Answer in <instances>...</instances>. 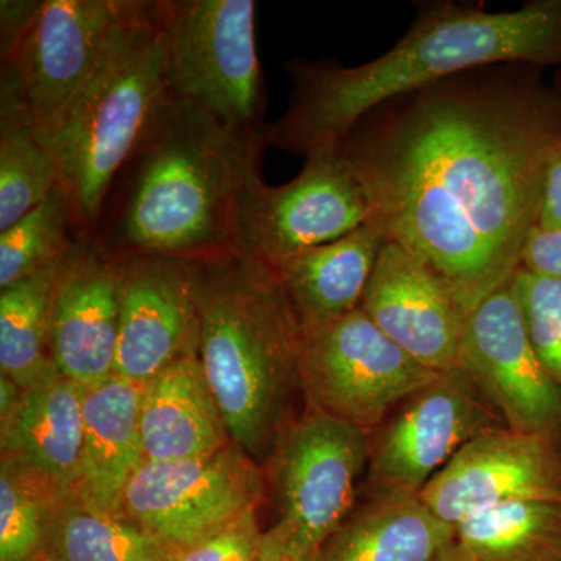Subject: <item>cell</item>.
<instances>
[{
  "label": "cell",
  "instance_id": "1",
  "mask_svg": "<svg viewBox=\"0 0 561 561\" xmlns=\"http://www.w3.org/2000/svg\"><path fill=\"white\" fill-rule=\"evenodd\" d=\"M542 68L482 66L368 111L337 144L368 221L415 254L470 316L522 267L561 138Z\"/></svg>",
  "mask_w": 561,
  "mask_h": 561
},
{
  "label": "cell",
  "instance_id": "2",
  "mask_svg": "<svg viewBox=\"0 0 561 561\" xmlns=\"http://www.w3.org/2000/svg\"><path fill=\"white\" fill-rule=\"evenodd\" d=\"M561 66V0H531L491 13L481 3L420 2L408 33L365 62H286L289 106L268 124V146L306 158L332 149L381 103L482 66Z\"/></svg>",
  "mask_w": 561,
  "mask_h": 561
},
{
  "label": "cell",
  "instance_id": "3",
  "mask_svg": "<svg viewBox=\"0 0 561 561\" xmlns=\"http://www.w3.org/2000/svg\"><path fill=\"white\" fill-rule=\"evenodd\" d=\"M267 147V135L228 130L172 92L111 184L90 241L114 260L234 251L236 201Z\"/></svg>",
  "mask_w": 561,
  "mask_h": 561
},
{
  "label": "cell",
  "instance_id": "4",
  "mask_svg": "<svg viewBox=\"0 0 561 561\" xmlns=\"http://www.w3.org/2000/svg\"><path fill=\"white\" fill-rule=\"evenodd\" d=\"M198 357L232 443L268 460L294 421L302 330L267 262L230 251L197 261Z\"/></svg>",
  "mask_w": 561,
  "mask_h": 561
},
{
  "label": "cell",
  "instance_id": "5",
  "mask_svg": "<svg viewBox=\"0 0 561 561\" xmlns=\"http://www.w3.org/2000/svg\"><path fill=\"white\" fill-rule=\"evenodd\" d=\"M171 94L158 0H136L94 76L39 138L57 165L77 238L91 239L111 184Z\"/></svg>",
  "mask_w": 561,
  "mask_h": 561
},
{
  "label": "cell",
  "instance_id": "6",
  "mask_svg": "<svg viewBox=\"0 0 561 561\" xmlns=\"http://www.w3.org/2000/svg\"><path fill=\"white\" fill-rule=\"evenodd\" d=\"M169 87L243 136L267 135L253 0H158Z\"/></svg>",
  "mask_w": 561,
  "mask_h": 561
},
{
  "label": "cell",
  "instance_id": "7",
  "mask_svg": "<svg viewBox=\"0 0 561 561\" xmlns=\"http://www.w3.org/2000/svg\"><path fill=\"white\" fill-rule=\"evenodd\" d=\"M367 431L306 408L280 435L272 456L276 522L271 534L301 561H316L351 515L357 483L370 461Z\"/></svg>",
  "mask_w": 561,
  "mask_h": 561
},
{
  "label": "cell",
  "instance_id": "8",
  "mask_svg": "<svg viewBox=\"0 0 561 561\" xmlns=\"http://www.w3.org/2000/svg\"><path fill=\"white\" fill-rule=\"evenodd\" d=\"M442 375L390 341L360 308L302 332L306 404L367 432Z\"/></svg>",
  "mask_w": 561,
  "mask_h": 561
},
{
  "label": "cell",
  "instance_id": "9",
  "mask_svg": "<svg viewBox=\"0 0 561 561\" xmlns=\"http://www.w3.org/2000/svg\"><path fill=\"white\" fill-rule=\"evenodd\" d=\"M368 201L337 147L313 151L283 186L254 173L236 201L234 251L268 265L337 241L367 224Z\"/></svg>",
  "mask_w": 561,
  "mask_h": 561
},
{
  "label": "cell",
  "instance_id": "10",
  "mask_svg": "<svg viewBox=\"0 0 561 561\" xmlns=\"http://www.w3.org/2000/svg\"><path fill=\"white\" fill-rule=\"evenodd\" d=\"M135 2L44 0L0 70V91L13 95L39 138L87 87Z\"/></svg>",
  "mask_w": 561,
  "mask_h": 561
},
{
  "label": "cell",
  "instance_id": "11",
  "mask_svg": "<svg viewBox=\"0 0 561 561\" xmlns=\"http://www.w3.org/2000/svg\"><path fill=\"white\" fill-rule=\"evenodd\" d=\"M262 497L260 465L231 443L197 459L144 461L122 513L171 552L257 511Z\"/></svg>",
  "mask_w": 561,
  "mask_h": 561
},
{
  "label": "cell",
  "instance_id": "12",
  "mask_svg": "<svg viewBox=\"0 0 561 561\" xmlns=\"http://www.w3.org/2000/svg\"><path fill=\"white\" fill-rule=\"evenodd\" d=\"M502 427L507 426L460 368L443 373L401 404L371 443L368 501L419 500L460 448Z\"/></svg>",
  "mask_w": 561,
  "mask_h": 561
},
{
  "label": "cell",
  "instance_id": "13",
  "mask_svg": "<svg viewBox=\"0 0 561 561\" xmlns=\"http://www.w3.org/2000/svg\"><path fill=\"white\" fill-rule=\"evenodd\" d=\"M459 368L508 430L561 443V389L531 346L511 280L468 316Z\"/></svg>",
  "mask_w": 561,
  "mask_h": 561
},
{
  "label": "cell",
  "instance_id": "14",
  "mask_svg": "<svg viewBox=\"0 0 561 561\" xmlns=\"http://www.w3.org/2000/svg\"><path fill=\"white\" fill-rule=\"evenodd\" d=\"M419 500L454 527L512 502H561V443L508 427L485 432L457 451Z\"/></svg>",
  "mask_w": 561,
  "mask_h": 561
},
{
  "label": "cell",
  "instance_id": "15",
  "mask_svg": "<svg viewBox=\"0 0 561 561\" xmlns=\"http://www.w3.org/2000/svg\"><path fill=\"white\" fill-rule=\"evenodd\" d=\"M122 262L114 375L136 383L198 356L197 261L139 254Z\"/></svg>",
  "mask_w": 561,
  "mask_h": 561
},
{
  "label": "cell",
  "instance_id": "16",
  "mask_svg": "<svg viewBox=\"0 0 561 561\" xmlns=\"http://www.w3.org/2000/svg\"><path fill=\"white\" fill-rule=\"evenodd\" d=\"M359 308L424 367L459 370L467 312L445 283L404 247L383 243Z\"/></svg>",
  "mask_w": 561,
  "mask_h": 561
},
{
  "label": "cell",
  "instance_id": "17",
  "mask_svg": "<svg viewBox=\"0 0 561 561\" xmlns=\"http://www.w3.org/2000/svg\"><path fill=\"white\" fill-rule=\"evenodd\" d=\"M121 301L122 262L77 239L51 301V359L66 379L87 387L114 375Z\"/></svg>",
  "mask_w": 561,
  "mask_h": 561
},
{
  "label": "cell",
  "instance_id": "18",
  "mask_svg": "<svg viewBox=\"0 0 561 561\" xmlns=\"http://www.w3.org/2000/svg\"><path fill=\"white\" fill-rule=\"evenodd\" d=\"M139 424L146 461L197 459L232 443L198 356L173 362L144 383Z\"/></svg>",
  "mask_w": 561,
  "mask_h": 561
},
{
  "label": "cell",
  "instance_id": "19",
  "mask_svg": "<svg viewBox=\"0 0 561 561\" xmlns=\"http://www.w3.org/2000/svg\"><path fill=\"white\" fill-rule=\"evenodd\" d=\"M142 386L117 375L83 387V453L77 496L111 515L122 504L144 457L139 405Z\"/></svg>",
  "mask_w": 561,
  "mask_h": 561
},
{
  "label": "cell",
  "instance_id": "20",
  "mask_svg": "<svg viewBox=\"0 0 561 561\" xmlns=\"http://www.w3.org/2000/svg\"><path fill=\"white\" fill-rule=\"evenodd\" d=\"M387 239L367 221L337 241L272 265L302 332L356 311Z\"/></svg>",
  "mask_w": 561,
  "mask_h": 561
},
{
  "label": "cell",
  "instance_id": "21",
  "mask_svg": "<svg viewBox=\"0 0 561 561\" xmlns=\"http://www.w3.org/2000/svg\"><path fill=\"white\" fill-rule=\"evenodd\" d=\"M83 434V387L60 371L24 390L14 411L0 420L2 456L69 491L79 486Z\"/></svg>",
  "mask_w": 561,
  "mask_h": 561
},
{
  "label": "cell",
  "instance_id": "22",
  "mask_svg": "<svg viewBox=\"0 0 561 561\" xmlns=\"http://www.w3.org/2000/svg\"><path fill=\"white\" fill-rule=\"evenodd\" d=\"M456 527L420 500L367 502L331 535L316 561H437Z\"/></svg>",
  "mask_w": 561,
  "mask_h": 561
},
{
  "label": "cell",
  "instance_id": "23",
  "mask_svg": "<svg viewBox=\"0 0 561 561\" xmlns=\"http://www.w3.org/2000/svg\"><path fill=\"white\" fill-rule=\"evenodd\" d=\"M61 262L0 290V373L24 390L58 373L50 316Z\"/></svg>",
  "mask_w": 561,
  "mask_h": 561
},
{
  "label": "cell",
  "instance_id": "24",
  "mask_svg": "<svg viewBox=\"0 0 561 561\" xmlns=\"http://www.w3.org/2000/svg\"><path fill=\"white\" fill-rule=\"evenodd\" d=\"M470 561H561V502H512L456 527Z\"/></svg>",
  "mask_w": 561,
  "mask_h": 561
},
{
  "label": "cell",
  "instance_id": "25",
  "mask_svg": "<svg viewBox=\"0 0 561 561\" xmlns=\"http://www.w3.org/2000/svg\"><path fill=\"white\" fill-rule=\"evenodd\" d=\"M47 551L61 561H169V549L131 523L84 504L76 491L62 502Z\"/></svg>",
  "mask_w": 561,
  "mask_h": 561
},
{
  "label": "cell",
  "instance_id": "26",
  "mask_svg": "<svg viewBox=\"0 0 561 561\" xmlns=\"http://www.w3.org/2000/svg\"><path fill=\"white\" fill-rule=\"evenodd\" d=\"M57 184L50 151L13 95L0 91V231L36 208Z\"/></svg>",
  "mask_w": 561,
  "mask_h": 561
},
{
  "label": "cell",
  "instance_id": "27",
  "mask_svg": "<svg viewBox=\"0 0 561 561\" xmlns=\"http://www.w3.org/2000/svg\"><path fill=\"white\" fill-rule=\"evenodd\" d=\"M73 491L20 461L0 459V561H32L46 551L62 502Z\"/></svg>",
  "mask_w": 561,
  "mask_h": 561
},
{
  "label": "cell",
  "instance_id": "28",
  "mask_svg": "<svg viewBox=\"0 0 561 561\" xmlns=\"http://www.w3.org/2000/svg\"><path fill=\"white\" fill-rule=\"evenodd\" d=\"M77 239L68 195L57 184L36 208L0 231V290L60 264Z\"/></svg>",
  "mask_w": 561,
  "mask_h": 561
},
{
  "label": "cell",
  "instance_id": "29",
  "mask_svg": "<svg viewBox=\"0 0 561 561\" xmlns=\"http://www.w3.org/2000/svg\"><path fill=\"white\" fill-rule=\"evenodd\" d=\"M511 283L531 346L561 389V280L519 267Z\"/></svg>",
  "mask_w": 561,
  "mask_h": 561
},
{
  "label": "cell",
  "instance_id": "30",
  "mask_svg": "<svg viewBox=\"0 0 561 561\" xmlns=\"http://www.w3.org/2000/svg\"><path fill=\"white\" fill-rule=\"evenodd\" d=\"M262 535L257 511H251L208 537L169 552V561H257Z\"/></svg>",
  "mask_w": 561,
  "mask_h": 561
},
{
  "label": "cell",
  "instance_id": "31",
  "mask_svg": "<svg viewBox=\"0 0 561 561\" xmlns=\"http://www.w3.org/2000/svg\"><path fill=\"white\" fill-rule=\"evenodd\" d=\"M44 0H2L0 2V60H9Z\"/></svg>",
  "mask_w": 561,
  "mask_h": 561
},
{
  "label": "cell",
  "instance_id": "32",
  "mask_svg": "<svg viewBox=\"0 0 561 561\" xmlns=\"http://www.w3.org/2000/svg\"><path fill=\"white\" fill-rule=\"evenodd\" d=\"M522 267L561 280V230L531 232Z\"/></svg>",
  "mask_w": 561,
  "mask_h": 561
},
{
  "label": "cell",
  "instance_id": "33",
  "mask_svg": "<svg viewBox=\"0 0 561 561\" xmlns=\"http://www.w3.org/2000/svg\"><path fill=\"white\" fill-rule=\"evenodd\" d=\"M537 230H561V138L553 147L546 168Z\"/></svg>",
  "mask_w": 561,
  "mask_h": 561
},
{
  "label": "cell",
  "instance_id": "34",
  "mask_svg": "<svg viewBox=\"0 0 561 561\" xmlns=\"http://www.w3.org/2000/svg\"><path fill=\"white\" fill-rule=\"evenodd\" d=\"M24 389L10 379L9 376L0 373V420L7 419L21 401Z\"/></svg>",
  "mask_w": 561,
  "mask_h": 561
},
{
  "label": "cell",
  "instance_id": "35",
  "mask_svg": "<svg viewBox=\"0 0 561 561\" xmlns=\"http://www.w3.org/2000/svg\"><path fill=\"white\" fill-rule=\"evenodd\" d=\"M257 561H301L294 553L287 551L283 545L271 534L264 531L262 535L261 551Z\"/></svg>",
  "mask_w": 561,
  "mask_h": 561
},
{
  "label": "cell",
  "instance_id": "36",
  "mask_svg": "<svg viewBox=\"0 0 561 561\" xmlns=\"http://www.w3.org/2000/svg\"><path fill=\"white\" fill-rule=\"evenodd\" d=\"M437 561H470L468 560V557L465 556L463 551L459 548V545L457 542H454L451 548L448 549L440 559Z\"/></svg>",
  "mask_w": 561,
  "mask_h": 561
},
{
  "label": "cell",
  "instance_id": "37",
  "mask_svg": "<svg viewBox=\"0 0 561 561\" xmlns=\"http://www.w3.org/2000/svg\"><path fill=\"white\" fill-rule=\"evenodd\" d=\"M32 561H61L60 559H57V557L54 556L50 551H43L39 553L36 559H33Z\"/></svg>",
  "mask_w": 561,
  "mask_h": 561
},
{
  "label": "cell",
  "instance_id": "38",
  "mask_svg": "<svg viewBox=\"0 0 561 561\" xmlns=\"http://www.w3.org/2000/svg\"><path fill=\"white\" fill-rule=\"evenodd\" d=\"M556 90H557V92H559L560 98H561V73H560V80H559V83H557V84H556Z\"/></svg>",
  "mask_w": 561,
  "mask_h": 561
}]
</instances>
